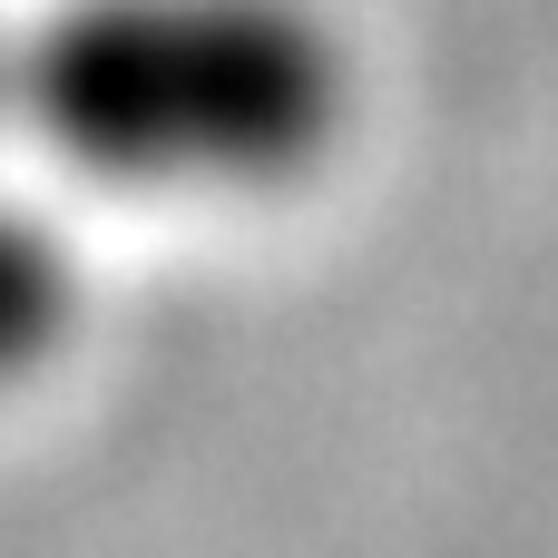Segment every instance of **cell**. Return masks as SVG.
<instances>
[{"mask_svg": "<svg viewBox=\"0 0 558 558\" xmlns=\"http://www.w3.org/2000/svg\"><path fill=\"white\" fill-rule=\"evenodd\" d=\"M363 128L333 0H20L10 137L128 206H275Z\"/></svg>", "mask_w": 558, "mask_h": 558, "instance_id": "6da1fadb", "label": "cell"}, {"mask_svg": "<svg viewBox=\"0 0 558 558\" xmlns=\"http://www.w3.org/2000/svg\"><path fill=\"white\" fill-rule=\"evenodd\" d=\"M78 324H88V265H78L69 226L39 196L0 186V392L49 383L69 363Z\"/></svg>", "mask_w": 558, "mask_h": 558, "instance_id": "7a4b0ae2", "label": "cell"}, {"mask_svg": "<svg viewBox=\"0 0 558 558\" xmlns=\"http://www.w3.org/2000/svg\"><path fill=\"white\" fill-rule=\"evenodd\" d=\"M10 49H20V0H0V128H10Z\"/></svg>", "mask_w": 558, "mask_h": 558, "instance_id": "3957f363", "label": "cell"}]
</instances>
